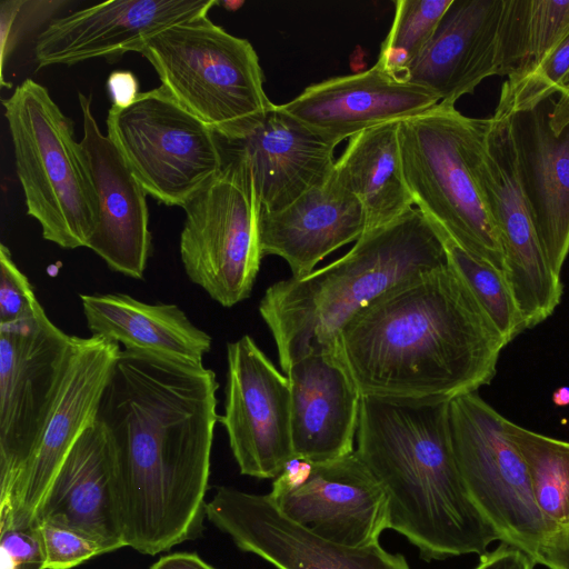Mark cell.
Instances as JSON below:
<instances>
[{"mask_svg":"<svg viewBox=\"0 0 569 569\" xmlns=\"http://www.w3.org/2000/svg\"><path fill=\"white\" fill-rule=\"evenodd\" d=\"M218 388L204 366L120 351L97 420L112 450L126 547L156 556L201 536Z\"/></svg>","mask_w":569,"mask_h":569,"instance_id":"obj_1","label":"cell"},{"mask_svg":"<svg viewBox=\"0 0 569 569\" xmlns=\"http://www.w3.org/2000/svg\"><path fill=\"white\" fill-rule=\"evenodd\" d=\"M505 346L447 263L361 310L342 328L335 349L362 396L450 401L491 382Z\"/></svg>","mask_w":569,"mask_h":569,"instance_id":"obj_2","label":"cell"},{"mask_svg":"<svg viewBox=\"0 0 569 569\" xmlns=\"http://www.w3.org/2000/svg\"><path fill=\"white\" fill-rule=\"evenodd\" d=\"M449 403L361 398L356 452L388 497L390 529L426 561L482 556L501 541L466 487Z\"/></svg>","mask_w":569,"mask_h":569,"instance_id":"obj_3","label":"cell"},{"mask_svg":"<svg viewBox=\"0 0 569 569\" xmlns=\"http://www.w3.org/2000/svg\"><path fill=\"white\" fill-rule=\"evenodd\" d=\"M441 238L418 209L366 231L342 257L268 287L259 312L282 372L316 349H333L342 328L382 295L447 264Z\"/></svg>","mask_w":569,"mask_h":569,"instance_id":"obj_4","label":"cell"},{"mask_svg":"<svg viewBox=\"0 0 569 569\" xmlns=\"http://www.w3.org/2000/svg\"><path fill=\"white\" fill-rule=\"evenodd\" d=\"M161 87L223 141L252 131L273 108L252 44L214 24L208 14L173 24L140 52Z\"/></svg>","mask_w":569,"mask_h":569,"instance_id":"obj_5","label":"cell"},{"mask_svg":"<svg viewBox=\"0 0 569 569\" xmlns=\"http://www.w3.org/2000/svg\"><path fill=\"white\" fill-rule=\"evenodd\" d=\"M27 213L43 239L64 249L88 246L94 200L73 122L32 79L2 99Z\"/></svg>","mask_w":569,"mask_h":569,"instance_id":"obj_6","label":"cell"},{"mask_svg":"<svg viewBox=\"0 0 569 569\" xmlns=\"http://www.w3.org/2000/svg\"><path fill=\"white\" fill-rule=\"evenodd\" d=\"M475 119L439 102L399 121L403 173L415 204L433 226L505 273L499 232L469 158Z\"/></svg>","mask_w":569,"mask_h":569,"instance_id":"obj_7","label":"cell"},{"mask_svg":"<svg viewBox=\"0 0 569 569\" xmlns=\"http://www.w3.org/2000/svg\"><path fill=\"white\" fill-rule=\"evenodd\" d=\"M224 153L222 170L182 207L179 248L190 281L230 308L250 296L263 254L253 174L241 156Z\"/></svg>","mask_w":569,"mask_h":569,"instance_id":"obj_8","label":"cell"},{"mask_svg":"<svg viewBox=\"0 0 569 569\" xmlns=\"http://www.w3.org/2000/svg\"><path fill=\"white\" fill-rule=\"evenodd\" d=\"M107 127L146 192L166 206L182 208L226 164L222 139L161 86L112 106Z\"/></svg>","mask_w":569,"mask_h":569,"instance_id":"obj_9","label":"cell"},{"mask_svg":"<svg viewBox=\"0 0 569 569\" xmlns=\"http://www.w3.org/2000/svg\"><path fill=\"white\" fill-rule=\"evenodd\" d=\"M449 409L453 449L471 499L501 541L533 558L551 530L526 462L506 433V418L477 392L450 400Z\"/></svg>","mask_w":569,"mask_h":569,"instance_id":"obj_10","label":"cell"},{"mask_svg":"<svg viewBox=\"0 0 569 569\" xmlns=\"http://www.w3.org/2000/svg\"><path fill=\"white\" fill-rule=\"evenodd\" d=\"M469 158L499 232L507 282L526 328H533L553 313L563 286L546 259L531 220L518 177L509 117L475 119Z\"/></svg>","mask_w":569,"mask_h":569,"instance_id":"obj_11","label":"cell"},{"mask_svg":"<svg viewBox=\"0 0 569 569\" xmlns=\"http://www.w3.org/2000/svg\"><path fill=\"white\" fill-rule=\"evenodd\" d=\"M76 336L40 310L0 326V501L36 449L61 390Z\"/></svg>","mask_w":569,"mask_h":569,"instance_id":"obj_12","label":"cell"},{"mask_svg":"<svg viewBox=\"0 0 569 569\" xmlns=\"http://www.w3.org/2000/svg\"><path fill=\"white\" fill-rule=\"evenodd\" d=\"M224 427L242 475L276 478L295 457L289 379L246 335L227 345Z\"/></svg>","mask_w":569,"mask_h":569,"instance_id":"obj_13","label":"cell"},{"mask_svg":"<svg viewBox=\"0 0 569 569\" xmlns=\"http://www.w3.org/2000/svg\"><path fill=\"white\" fill-rule=\"evenodd\" d=\"M120 351L116 342L76 336L67 375L44 431L10 493L0 501V529L36 525L59 468L97 419L102 392Z\"/></svg>","mask_w":569,"mask_h":569,"instance_id":"obj_14","label":"cell"},{"mask_svg":"<svg viewBox=\"0 0 569 569\" xmlns=\"http://www.w3.org/2000/svg\"><path fill=\"white\" fill-rule=\"evenodd\" d=\"M206 518L242 551L277 569H410L401 553L380 543L349 547L330 541L283 515L271 497L219 487Z\"/></svg>","mask_w":569,"mask_h":569,"instance_id":"obj_15","label":"cell"},{"mask_svg":"<svg viewBox=\"0 0 569 569\" xmlns=\"http://www.w3.org/2000/svg\"><path fill=\"white\" fill-rule=\"evenodd\" d=\"M508 117L531 220L549 266L560 276L569 253V92Z\"/></svg>","mask_w":569,"mask_h":569,"instance_id":"obj_16","label":"cell"},{"mask_svg":"<svg viewBox=\"0 0 569 569\" xmlns=\"http://www.w3.org/2000/svg\"><path fill=\"white\" fill-rule=\"evenodd\" d=\"M83 136L80 141L90 179L96 223L87 248L107 266L141 280L151 253L147 192L92 114L91 97L79 93Z\"/></svg>","mask_w":569,"mask_h":569,"instance_id":"obj_17","label":"cell"},{"mask_svg":"<svg viewBox=\"0 0 569 569\" xmlns=\"http://www.w3.org/2000/svg\"><path fill=\"white\" fill-rule=\"evenodd\" d=\"M217 0H116L53 19L34 46L38 68L141 52L162 30L208 14Z\"/></svg>","mask_w":569,"mask_h":569,"instance_id":"obj_18","label":"cell"},{"mask_svg":"<svg viewBox=\"0 0 569 569\" xmlns=\"http://www.w3.org/2000/svg\"><path fill=\"white\" fill-rule=\"evenodd\" d=\"M439 102L430 90L391 76L376 62L366 71L310 84L279 106L313 134L337 147L365 130L411 118Z\"/></svg>","mask_w":569,"mask_h":569,"instance_id":"obj_19","label":"cell"},{"mask_svg":"<svg viewBox=\"0 0 569 569\" xmlns=\"http://www.w3.org/2000/svg\"><path fill=\"white\" fill-rule=\"evenodd\" d=\"M271 499L291 520L340 545L373 546L390 529L388 497L356 450L313 463L302 486Z\"/></svg>","mask_w":569,"mask_h":569,"instance_id":"obj_20","label":"cell"},{"mask_svg":"<svg viewBox=\"0 0 569 569\" xmlns=\"http://www.w3.org/2000/svg\"><path fill=\"white\" fill-rule=\"evenodd\" d=\"M506 0H453L406 80L456 104L488 77L505 76Z\"/></svg>","mask_w":569,"mask_h":569,"instance_id":"obj_21","label":"cell"},{"mask_svg":"<svg viewBox=\"0 0 569 569\" xmlns=\"http://www.w3.org/2000/svg\"><path fill=\"white\" fill-rule=\"evenodd\" d=\"M295 457L321 463L352 453L361 398L336 349H316L286 372Z\"/></svg>","mask_w":569,"mask_h":569,"instance_id":"obj_22","label":"cell"},{"mask_svg":"<svg viewBox=\"0 0 569 569\" xmlns=\"http://www.w3.org/2000/svg\"><path fill=\"white\" fill-rule=\"evenodd\" d=\"M113 480L110 441L96 419L59 468L36 525L49 522L72 529L96 541L103 553L126 547Z\"/></svg>","mask_w":569,"mask_h":569,"instance_id":"obj_23","label":"cell"},{"mask_svg":"<svg viewBox=\"0 0 569 569\" xmlns=\"http://www.w3.org/2000/svg\"><path fill=\"white\" fill-rule=\"evenodd\" d=\"M223 146L241 156L253 174L261 209L279 211L322 186L335 168L336 147L286 113L279 104L243 138Z\"/></svg>","mask_w":569,"mask_h":569,"instance_id":"obj_24","label":"cell"},{"mask_svg":"<svg viewBox=\"0 0 569 569\" xmlns=\"http://www.w3.org/2000/svg\"><path fill=\"white\" fill-rule=\"evenodd\" d=\"M262 254L282 258L291 277H302L340 247L367 231L359 200L333 176L288 207L260 213Z\"/></svg>","mask_w":569,"mask_h":569,"instance_id":"obj_25","label":"cell"},{"mask_svg":"<svg viewBox=\"0 0 569 569\" xmlns=\"http://www.w3.org/2000/svg\"><path fill=\"white\" fill-rule=\"evenodd\" d=\"M91 336L170 361L202 367L211 337L176 305L146 303L126 293L80 295Z\"/></svg>","mask_w":569,"mask_h":569,"instance_id":"obj_26","label":"cell"},{"mask_svg":"<svg viewBox=\"0 0 569 569\" xmlns=\"http://www.w3.org/2000/svg\"><path fill=\"white\" fill-rule=\"evenodd\" d=\"M399 121L365 130L348 141L333 176L361 203L367 231L387 224L415 204L406 182Z\"/></svg>","mask_w":569,"mask_h":569,"instance_id":"obj_27","label":"cell"},{"mask_svg":"<svg viewBox=\"0 0 569 569\" xmlns=\"http://www.w3.org/2000/svg\"><path fill=\"white\" fill-rule=\"evenodd\" d=\"M569 34V0H506L505 76L535 69Z\"/></svg>","mask_w":569,"mask_h":569,"instance_id":"obj_28","label":"cell"},{"mask_svg":"<svg viewBox=\"0 0 569 569\" xmlns=\"http://www.w3.org/2000/svg\"><path fill=\"white\" fill-rule=\"evenodd\" d=\"M505 428L526 462L537 505L553 531L569 518V441L528 430L508 419Z\"/></svg>","mask_w":569,"mask_h":569,"instance_id":"obj_29","label":"cell"},{"mask_svg":"<svg viewBox=\"0 0 569 569\" xmlns=\"http://www.w3.org/2000/svg\"><path fill=\"white\" fill-rule=\"evenodd\" d=\"M437 229L448 264L458 273L508 345L526 328L502 271Z\"/></svg>","mask_w":569,"mask_h":569,"instance_id":"obj_30","label":"cell"},{"mask_svg":"<svg viewBox=\"0 0 569 569\" xmlns=\"http://www.w3.org/2000/svg\"><path fill=\"white\" fill-rule=\"evenodd\" d=\"M453 0H397L389 33L381 43L377 63L391 76L406 80Z\"/></svg>","mask_w":569,"mask_h":569,"instance_id":"obj_31","label":"cell"},{"mask_svg":"<svg viewBox=\"0 0 569 569\" xmlns=\"http://www.w3.org/2000/svg\"><path fill=\"white\" fill-rule=\"evenodd\" d=\"M569 87V34L532 70L502 83L493 114L508 117Z\"/></svg>","mask_w":569,"mask_h":569,"instance_id":"obj_32","label":"cell"},{"mask_svg":"<svg viewBox=\"0 0 569 569\" xmlns=\"http://www.w3.org/2000/svg\"><path fill=\"white\" fill-rule=\"evenodd\" d=\"M27 276L18 268L9 248L0 246V326L33 318L42 310Z\"/></svg>","mask_w":569,"mask_h":569,"instance_id":"obj_33","label":"cell"},{"mask_svg":"<svg viewBox=\"0 0 569 569\" xmlns=\"http://www.w3.org/2000/svg\"><path fill=\"white\" fill-rule=\"evenodd\" d=\"M39 526L46 569H73L103 555L101 547L72 529L41 522Z\"/></svg>","mask_w":569,"mask_h":569,"instance_id":"obj_34","label":"cell"},{"mask_svg":"<svg viewBox=\"0 0 569 569\" xmlns=\"http://www.w3.org/2000/svg\"><path fill=\"white\" fill-rule=\"evenodd\" d=\"M0 569H46L38 525L0 529Z\"/></svg>","mask_w":569,"mask_h":569,"instance_id":"obj_35","label":"cell"},{"mask_svg":"<svg viewBox=\"0 0 569 569\" xmlns=\"http://www.w3.org/2000/svg\"><path fill=\"white\" fill-rule=\"evenodd\" d=\"M533 559L548 569H569V523L560 525L551 531Z\"/></svg>","mask_w":569,"mask_h":569,"instance_id":"obj_36","label":"cell"},{"mask_svg":"<svg viewBox=\"0 0 569 569\" xmlns=\"http://www.w3.org/2000/svg\"><path fill=\"white\" fill-rule=\"evenodd\" d=\"M535 559L516 546L501 541L493 550L480 556L475 569H535Z\"/></svg>","mask_w":569,"mask_h":569,"instance_id":"obj_37","label":"cell"},{"mask_svg":"<svg viewBox=\"0 0 569 569\" xmlns=\"http://www.w3.org/2000/svg\"><path fill=\"white\" fill-rule=\"evenodd\" d=\"M313 463L309 460L292 457L274 478L271 497H279L302 486L312 472Z\"/></svg>","mask_w":569,"mask_h":569,"instance_id":"obj_38","label":"cell"},{"mask_svg":"<svg viewBox=\"0 0 569 569\" xmlns=\"http://www.w3.org/2000/svg\"><path fill=\"white\" fill-rule=\"evenodd\" d=\"M107 87L112 106L117 108L128 107L140 93L138 80L131 71H113L108 78Z\"/></svg>","mask_w":569,"mask_h":569,"instance_id":"obj_39","label":"cell"},{"mask_svg":"<svg viewBox=\"0 0 569 569\" xmlns=\"http://www.w3.org/2000/svg\"><path fill=\"white\" fill-rule=\"evenodd\" d=\"M149 569H217L194 552H172L160 557Z\"/></svg>","mask_w":569,"mask_h":569,"instance_id":"obj_40","label":"cell"},{"mask_svg":"<svg viewBox=\"0 0 569 569\" xmlns=\"http://www.w3.org/2000/svg\"><path fill=\"white\" fill-rule=\"evenodd\" d=\"M552 401L558 407H566L569 405V387L558 388L552 396Z\"/></svg>","mask_w":569,"mask_h":569,"instance_id":"obj_41","label":"cell"},{"mask_svg":"<svg viewBox=\"0 0 569 569\" xmlns=\"http://www.w3.org/2000/svg\"><path fill=\"white\" fill-rule=\"evenodd\" d=\"M561 91H566V92H569V87L562 89ZM560 92V91H559Z\"/></svg>","mask_w":569,"mask_h":569,"instance_id":"obj_42","label":"cell"},{"mask_svg":"<svg viewBox=\"0 0 569 569\" xmlns=\"http://www.w3.org/2000/svg\"><path fill=\"white\" fill-rule=\"evenodd\" d=\"M567 523H569V518H568V520L566 521V523H565V525H567Z\"/></svg>","mask_w":569,"mask_h":569,"instance_id":"obj_43","label":"cell"}]
</instances>
